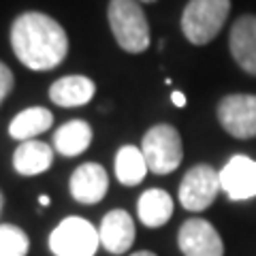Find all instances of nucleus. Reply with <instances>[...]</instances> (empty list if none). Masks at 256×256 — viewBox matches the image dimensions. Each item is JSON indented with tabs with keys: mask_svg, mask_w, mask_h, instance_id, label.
Returning <instances> with one entry per match:
<instances>
[{
	"mask_svg": "<svg viewBox=\"0 0 256 256\" xmlns=\"http://www.w3.org/2000/svg\"><path fill=\"white\" fill-rule=\"evenodd\" d=\"M11 45L22 64L32 70H50L66 58V32L54 18L28 11L13 22Z\"/></svg>",
	"mask_w": 256,
	"mask_h": 256,
	"instance_id": "obj_1",
	"label": "nucleus"
},
{
	"mask_svg": "<svg viewBox=\"0 0 256 256\" xmlns=\"http://www.w3.org/2000/svg\"><path fill=\"white\" fill-rule=\"evenodd\" d=\"M107 20L118 45L128 54H141L150 47V24L137 0H111Z\"/></svg>",
	"mask_w": 256,
	"mask_h": 256,
	"instance_id": "obj_2",
	"label": "nucleus"
},
{
	"mask_svg": "<svg viewBox=\"0 0 256 256\" xmlns=\"http://www.w3.org/2000/svg\"><path fill=\"white\" fill-rule=\"evenodd\" d=\"M230 0H190L182 15V30L192 45H207L222 30Z\"/></svg>",
	"mask_w": 256,
	"mask_h": 256,
	"instance_id": "obj_3",
	"label": "nucleus"
},
{
	"mask_svg": "<svg viewBox=\"0 0 256 256\" xmlns=\"http://www.w3.org/2000/svg\"><path fill=\"white\" fill-rule=\"evenodd\" d=\"M141 152L152 173L166 175L182 164V137L171 124H156L143 134Z\"/></svg>",
	"mask_w": 256,
	"mask_h": 256,
	"instance_id": "obj_4",
	"label": "nucleus"
},
{
	"mask_svg": "<svg viewBox=\"0 0 256 256\" xmlns=\"http://www.w3.org/2000/svg\"><path fill=\"white\" fill-rule=\"evenodd\" d=\"M98 244V230L77 216L64 218L50 235V248L56 256H94Z\"/></svg>",
	"mask_w": 256,
	"mask_h": 256,
	"instance_id": "obj_5",
	"label": "nucleus"
},
{
	"mask_svg": "<svg viewBox=\"0 0 256 256\" xmlns=\"http://www.w3.org/2000/svg\"><path fill=\"white\" fill-rule=\"evenodd\" d=\"M218 122L230 137H256V94H228L218 105Z\"/></svg>",
	"mask_w": 256,
	"mask_h": 256,
	"instance_id": "obj_6",
	"label": "nucleus"
},
{
	"mask_svg": "<svg viewBox=\"0 0 256 256\" xmlns=\"http://www.w3.org/2000/svg\"><path fill=\"white\" fill-rule=\"evenodd\" d=\"M220 190V173L210 164H196L184 175L180 184V203L188 212L207 210Z\"/></svg>",
	"mask_w": 256,
	"mask_h": 256,
	"instance_id": "obj_7",
	"label": "nucleus"
},
{
	"mask_svg": "<svg viewBox=\"0 0 256 256\" xmlns=\"http://www.w3.org/2000/svg\"><path fill=\"white\" fill-rule=\"evenodd\" d=\"M178 244L184 256H222L224 246L218 230L203 218H190L182 224Z\"/></svg>",
	"mask_w": 256,
	"mask_h": 256,
	"instance_id": "obj_8",
	"label": "nucleus"
},
{
	"mask_svg": "<svg viewBox=\"0 0 256 256\" xmlns=\"http://www.w3.org/2000/svg\"><path fill=\"white\" fill-rule=\"evenodd\" d=\"M220 188L230 201H248L256 196V160L237 154L222 166Z\"/></svg>",
	"mask_w": 256,
	"mask_h": 256,
	"instance_id": "obj_9",
	"label": "nucleus"
},
{
	"mask_svg": "<svg viewBox=\"0 0 256 256\" xmlns=\"http://www.w3.org/2000/svg\"><path fill=\"white\" fill-rule=\"evenodd\" d=\"M109 188V175L96 162H84L70 175V194L84 205L102 201Z\"/></svg>",
	"mask_w": 256,
	"mask_h": 256,
	"instance_id": "obj_10",
	"label": "nucleus"
},
{
	"mask_svg": "<svg viewBox=\"0 0 256 256\" xmlns=\"http://www.w3.org/2000/svg\"><path fill=\"white\" fill-rule=\"evenodd\" d=\"M228 47L239 66L246 73L256 75V15H244L233 24Z\"/></svg>",
	"mask_w": 256,
	"mask_h": 256,
	"instance_id": "obj_11",
	"label": "nucleus"
},
{
	"mask_svg": "<svg viewBox=\"0 0 256 256\" xmlns=\"http://www.w3.org/2000/svg\"><path fill=\"white\" fill-rule=\"evenodd\" d=\"M100 244L111 254H124L134 242V222L124 210L109 212L98 228Z\"/></svg>",
	"mask_w": 256,
	"mask_h": 256,
	"instance_id": "obj_12",
	"label": "nucleus"
},
{
	"mask_svg": "<svg viewBox=\"0 0 256 256\" xmlns=\"http://www.w3.org/2000/svg\"><path fill=\"white\" fill-rule=\"evenodd\" d=\"M96 86L90 77L66 75L50 88V98L58 107H82L92 100Z\"/></svg>",
	"mask_w": 256,
	"mask_h": 256,
	"instance_id": "obj_13",
	"label": "nucleus"
},
{
	"mask_svg": "<svg viewBox=\"0 0 256 256\" xmlns=\"http://www.w3.org/2000/svg\"><path fill=\"white\" fill-rule=\"evenodd\" d=\"M54 150L43 141H24L13 154V166L20 175H38L52 166Z\"/></svg>",
	"mask_w": 256,
	"mask_h": 256,
	"instance_id": "obj_14",
	"label": "nucleus"
},
{
	"mask_svg": "<svg viewBox=\"0 0 256 256\" xmlns=\"http://www.w3.org/2000/svg\"><path fill=\"white\" fill-rule=\"evenodd\" d=\"M139 220L150 228H158L166 224L173 216V198L169 196V192L160 190V188H152L146 190L139 198Z\"/></svg>",
	"mask_w": 256,
	"mask_h": 256,
	"instance_id": "obj_15",
	"label": "nucleus"
},
{
	"mask_svg": "<svg viewBox=\"0 0 256 256\" xmlns=\"http://www.w3.org/2000/svg\"><path fill=\"white\" fill-rule=\"evenodd\" d=\"M54 124V116L45 107H30L20 111L9 124V134L18 141H32V137L50 130Z\"/></svg>",
	"mask_w": 256,
	"mask_h": 256,
	"instance_id": "obj_16",
	"label": "nucleus"
},
{
	"mask_svg": "<svg viewBox=\"0 0 256 256\" xmlns=\"http://www.w3.org/2000/svg\"><path fill=\"white\" fill-rule=\"evenodd\" d=\"M92 141V128L84 120H73L58 128L54 134V146L62 156H79Z\"/></svg>",
	"mask_w": 256,
	"mask_h": 256,
	"instance_id": "obj_17",
	"label": "nucleus"
},
{
	"mask_svg": "<svg viewBox=\"0 0 256 256\" xmlns=\"http://www.w3.org/2000/svg\"><path fill=\"white\" fill-rule=\"evenodd\" d=\"M148 162L143 156L141 148L134 146H122L116 154V178L124 186H137V184L146 178Z\"/></svg>",
	"mask_w": 256,
	"mask_h": 256,
	"instance_id": "obj_18",
	"label": "nucleus"
},
{
	"mask_svg": "<svg viewBox=\"0 0 256 256\" xmlns=\"http://www.w3.org/2000/svg\"><path fill=\"white\" fill-rule=\"evenodd\" d=\"M30 239L15 224H0V256H26Z\"/></svg>",
	"mask_w": 256,
	"mask_h": 256,
	"instance_id": "obj_19",
	"label": "nucleus"
},
{
	"mask_svg": "<svg viewBox=\"0 0 256 256\" xmlns=\"http://www.w3.org/2000/svg\"><path fill=\"white\" fill-rule=\"evenodd\" d=\"M11 88H13V70L4 62H0V102L6 98Z\"/></svg>",
	"mask_w": 256,
	"mask_h": 256,
	"instance_id": "obj_20",
	"label": "nucleus"
},
{
	"mask_svg": "<svg viewBox=\"0 0 256 256\" xmlns=\"http://www.w3.org/2000/svg\"><path fill=\"white\" fill-rule=\"evenodd\" d=\"M171 100H173L175 107H184V105H186V96H184L182 92H173L171 94Z\"/></svg>",
	"mask_w": 256,
	"mask_h": 256,
	"instance_id": "obj_21",
	"label": "nucleus"
},
{
	"mask_svg": "<svg viewBox=\"0 0 256 256\" xmlns=\"http://www.w3.org/2000/svg\"><path fill=\"white\" fill-rule=\"evenodd\" d=\"M130 256H156L154 252H148V250H141V252H134V254H130Z\"/></svg>",
	"mask_w": 256,
	"mask_h": 256,
	"instance_id": "obj_22",
	"label": "nucleus"
},
{
	"mask_svg": "<svg viewBox=\"0 0 256 256\" xmlns=\"http://www.w3.org/2000/svg\"><path fill=\"white\" fill-rule=\"evenodd\" d=\"M38 203L47 207V205H50V196H45V194H43V196H38Z\"/></svg>",
	"mask_w": 256,
	"mask_h": 256,
	"instance_id": "obj_23",
	"label": "nucleus"
},
{
	"mask_svg": "<svg viewBox=\"0 0 256 256\" xmlns=\"http://www.w3.org/2000/svg\"><path fill=\"white\" fill-rule=\"evenodd\" d=\"M139 2H154V0H139Z\"/></svg>",
	"mask_w": 256,
	"mask_h": 256,
	"instance_id": "obj_24",
	"label": "nucleus"
},
{
	"mask_svg": "<svg viewBox=\"0 0 256 256\" xmlns=\"http://www.w3.org/2000/svg\"><path fill=\"white\" fill-rule=\"evenodd\" d=\"M0 205H2V201H0Z\"/></svg>",
	"mask_w": 256,
	"mask_h": 256,
	"instance_id": "obj_25",
	"label": "nucleus"
}]
</instances>
